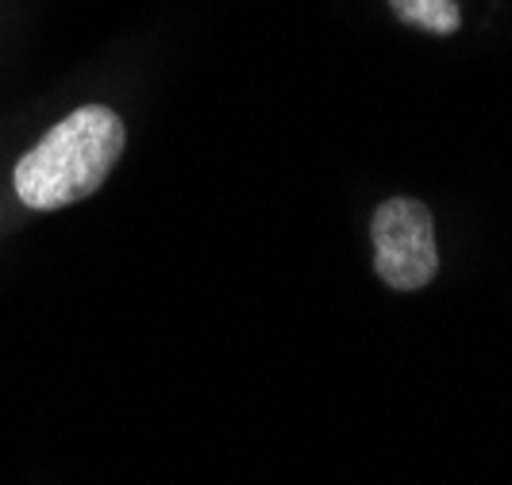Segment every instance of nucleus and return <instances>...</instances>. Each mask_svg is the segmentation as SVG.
I'll return each mask as SVG.
<instances>
[{"label": "nucleus", "instance_id": "nucleus-3", "mask_svg": "<svg viewBox=\"0 0 512 485\" xmlns=\"http://www.w3.org/2000/svg\"><path fill=\"white\" fill-rule=\"evenodd\" d=\"M397 20L424 27L432 35H455L459 31V4L455 0H389Z\"/></svg>", "mask_w": 512, "mask_h": 485}, {"label": "nucleus", "instance_id": "nucleus-1", "mask_svg": "<svg viewBox=\"0 0 512 485\" xmlns=\"http://www.w3.org/2000/svg\"><path fill=\"white\" fill-rule=\"evenodd\" d=\"M124 139H128L124 120L112 108L104 104L77 108L16 162V174H12L16 197L39 212L93 197L116 170Z\"/></svg>", "mask_w": 512, "mask_h": 485}, {"label": "nucleus", "instance_id": "nucleus-2", "mask_svg": "<svg viewBox=\"0 0 512 485\" xmlns=\"http://www.w3.org/2000/svg\"><path fill=\"white\" fill-rule=\"evenodd\" d=\"M374 270L389 289H424L439 274V243L432 208L412 197H389L378 205L374 224Z\"/></svg>", "mask_w": 512, "mask_h": 485}]
</instances>
